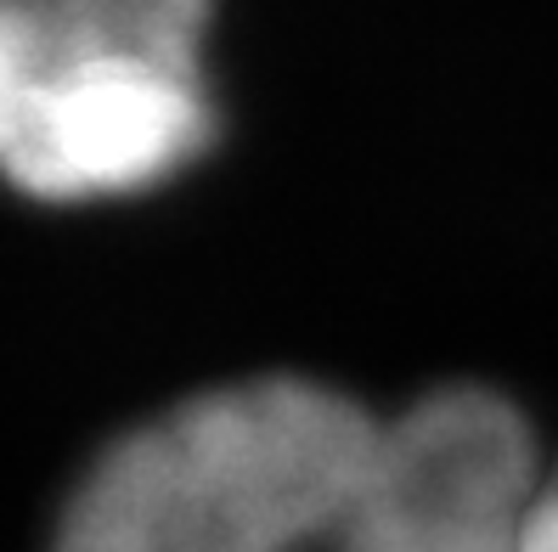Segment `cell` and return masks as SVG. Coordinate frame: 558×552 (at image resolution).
<instances>
[{"instance_id":"obj_1","label":"cell","mask_w":558,"mask_h":552,"mask_svg":"<svg viewBox=\"0 0 558 552\" xmlns=\"http://www.w3.org/2000/svg\"><path fill=\"white\" fill-rule=\"evenodd\" d=\"M536 479L531 429L490 389L373 412L254 378L130 429L80 479L57 552H519Z\"/></svg>"},{"instance_id":"obj_2","label":"cell","mask_w":558,"mask_h":552,"mask_svg":"<svg viewBox=\"0 0 558 552\" xmlns=\"http://www.w3.org/2000/svg\"><path fill=\"white\" fill-rule=\"evenodd\" d=\"M215 136L204 51L153 46L74 0H0V175L40 204L124 198Z\"/></svg>"},{"instance_id":"obj_3","label":"cell","mask_w":558,"mask_h":552,"mask_svg":"<svg viewBox=\"0 0 558 552\" xmlns=\"http://www.w3.org/2000/svg\"><path fill=\"white\" fill-rule=\"evenodd\" d=\"M519 552H558V474H542L531 507H524V536Z\"/></svg>"}]
</instances>
